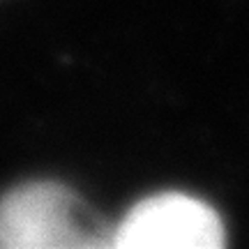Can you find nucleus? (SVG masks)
Masks as SVG:
<instances>
[{
    "mask_svg": "<svg viewBox=\"0 0 249 249\" xmlns=\"http://www.w3.org/2000/svg\"><path fill=\"white\" fill-rule=\"evenodd\" d=\"M113 231L55 180H33L0 196V249H108Z\"/></svg>",
    "mask_w": 249,
    "mask_h": 249,
    "instance_id": "nucleus-1",
    "label": "nucleus"
},
{
    "mask_svg": "<svg viewBox=\"0 0 249 249\" xmlns=\"http://www.w3.org/2000/svg\"><path fill=\"white\" fill-rule=\"evenodd\" d=\"M224 242L217 210L182 192L141 198L113 231L116 249H219Z\"/></svg>",
    "mask_w": 249,
    "mask_h": 249,
    "instance_id": "nucleus-2",
    "label": "nucleus"
}]
</instances>
